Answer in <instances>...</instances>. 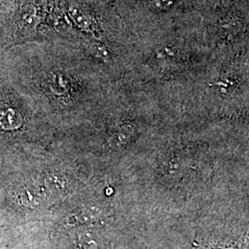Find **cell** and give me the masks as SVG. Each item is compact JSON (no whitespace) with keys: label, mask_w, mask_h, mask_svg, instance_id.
<instances>
[{"label":"cell","mask_w":249,"mask_h":249,"mask_svg":"<svg viewBox=\"0 0 249 249\" xmlns=\"http://www.w3.org/2000/svg\"><path fill=\"white\" fill-rule=\"evenodd\" d=\"M43 118L0 72V142H16L40 132Z\"/></svg>","instance_id":"cell-1"}]
</instances>
